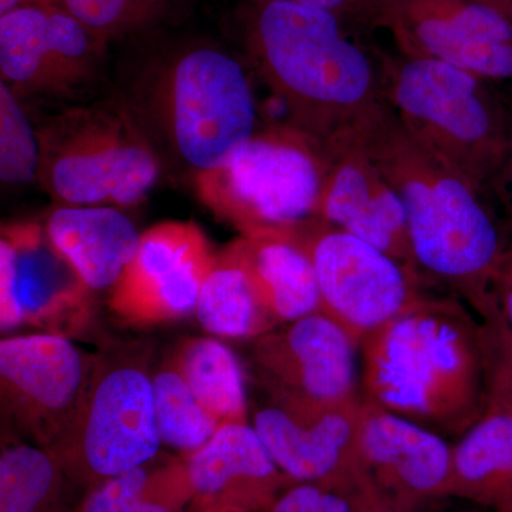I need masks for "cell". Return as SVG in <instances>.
<instances>
[{"label":"cell","instance_id":"cell-7","mask_svg":"<svg viewBox=\"0 0 512 512\" xmlns=\"http://www.w3.org/2000/svg\"><path fill=\"white\" fill-rule=\"evenodd\" d=\"M150 356L143 345L94 355L79 412L47 450L82 495L160 453Z\"/></svg>","mask_w":512,"mask_h":512},{"label":"cell","instance_id":"cell-32","mask_svg":"<svg viewBox=\"0 0 512 512\" xmlns=\"http://www.w3.org/2000/svg\"><path fill=\"white\" fill-rule=\"evenodd\" d=\"M494 295L501 318L512 330V242L505 247L503 258L498 266Z\"/></svg>","mask_w":512,"mask_h":512},{"label":"cell","instance_id":"cell-3","mask_svg":"<svg viewBox=\"0 0 512 512\" xmlns=\"http://www.w3.org/2000/svg\"><path fill=\"white\" fill-rule=\"evenodd\" d=\"M249 63L288 111L289 124L328 141L359 133L386 110L382 77L330 10L292 0H248Z\"/></svg>","mask_w":512,"mask_h":512},{"label":"cell","instance_id":"cell-16","mask_svg":"<svg viewBox=\"0 0 512 512\" xmlns=\"http://www.w3.org/2000/svg\"><path fill=\"white\" fill-rule=\"evenodd\" d=\"M326 146L328 170L312 217L392 256L426 284L414 259L402 198L370 157L362 131Z\"/></svg>","mask_w":512,"mask_h":512},{"label":"cell","instance_id":"cell-37","mask_svg":"<svg viewBox=\"0 0 512 512\" xmlns=\"http://www.w3.org/2000/svg\"><path fill=\"white\" fill-rule=\"evenodd\" d=\"M476 2L484 3V5L493 6L505 15L512 18V0H476Z\"/></svg>","mask_w":512,"mask_h":512},{"label":"cell","instance_id":"cell-6","mask_svg":"<svg viewBox=\"0 0 512 512\" xmlns=\"http://www.w3.org/2000/svg\"><path fill=\"white\" fill-rule=\"evenodd\" d=\"M383 94L404 128L480 188L503 170L512 127L485 79L439 60H384Z\"/></svg>","mask_w":512,"mask_h":512},{"label":"cell","instance_id":"cell-30","mask_svg":"<svg viewBox=\"0 0 512 512\" xmlns=\"http://www.w3.org/2000/svg\"><path fill=\"white\" fill-rule=\"evenodd\" d=\"M487 353V403H497L512 410V330L501 315L484 322Z\"/></svg>","mask_w":512,"mask_h":512},{"label":"cell","instance_id":"cell-18","mask_svg":"<svg viewBox=\"0 0 512 512\" xmlns=\"http://www.w3.org/2000/svg\"><path fill=\"white\" fill-rule=\"evenodd\" d=\"M357 463L377 493L414 512L448 498L453 446L440 434L363 399Z\"/></svg>","mask_w":512,"mask_h":512},{"label":"cell","instance_id":"cell-14","mask_svg":"<svg viewBox=\"0 0 512 512\" xmlns=\"http://www.w3.org/2000/svg\"><path fill=\"white\" fill-rule=\"evenodd\" d=\"M215 255L194 222L167 221L148 228L110 292V311L134 326L175 322L195 313Z\"/></svg>","mask_w":512,"mask_h":512},{"label":"cell","instance_id":"cell-35","mask_svg":"<svg viewBox=\"0 0 512 512\" xmlns=\"http://www.w3.org/2000/svg\"><path fill=\"white\" fill-rule=\"evenodd\" d=\"M50 5V0H0V16L28 6Z\"/></svg>","mask_w":512,"mask_h":512},{"label":"cell","instance_id":"cell-8","mask_svg":"<svg viewBox=\"0 0 512 512\" xmlns=\"http://www.w3.org/2000/svg\"><path fill=\"white\" fill-rule=\"evenodd\" d=\"M325 141L292 124L258 128L228 163L195 177L198 197L241 235L295 227L318 204L328 170Z\"/></svg>","mask_w":512,"mask_h":512},{"label":"cell","instance_id":"cell-10","mask_svg":"<svg viewBox=\"0 0 512 512\" xmlns=\"http://www.w3.org/2000/svg\"><path fill=\"white\" fill-rule=\"evenodd\" d=\"M291 231L315 268L320 313L339 323L359 346L423 295L420 279L343 229L311 217Z\"/></svg>","mask_w":512,"mask_h":512},{"label":"cell","instance_id":"cell-20","mask_svg":"<svg viewBox=\"0 0 512 512\" xmlns=\"http://www.w3.org/2000/svg\"><path fill=\"white\" fill-rule=\"evenodd\" d=\"M46 232L93 292L113 291L133 261L141 235L120 208L60 205Z\"/></svg>","mask_w":512,"mask_h":512},{"label":"cell","instance_id":"cell-4","mask_svg":"<svg viewBox=\"0 0 512 512\" xmlns=\"http://www.w3.org/2000/svg\"><path fill=\"white\" fill-rule=\"evenodd\" d=\"M124 103L154 147L195 177L227 164L258 130L247 70L217 46H183L148 64Z\"/></svg>","mask_w":512,"mask_h":512},{"label":"cell","instance_id":"cell-13","mask_svg":"<svg viewBox=\"0 0 512 512\" xmlns=\"http://www.w3.org/2000/svg\"><path fill=\"white\" fill-rule=\"evenodd\" d=\"M251 362L269 400L328 406L362 402L359 343L323 313L254 339Z\"/></svg>","mask_w":512,"mask_h":512},{"label":"cell","instance_id":"cell-31","mask_svg":"<svg viewBox=\"0 0 512 512\" xmlns=\"http://www.w3.org/2000/svg\"><path fill=\"white\" fill-rule=\"evenodd\" d=\"M265 512H355L349 491L312 483L293 484Z\"/></svg>","mask_w":512,"mask_h":512},{"label":"cell","instance_id":"cell-27","mask_svg":"<svg viewBox=\"0 0 512 512\" xmlns=\"http://www.w3.org/2000/svg\"><path fill=\"white\" fill-rule=\"evenodd\" d=\"M153 396L161 443L184 458L205 446L222 426L167 357L153 370Z\"/></svg>","mask_w":512,"mask_h":512},{"label":"cell","instance_id":"cell-36","mask_svg":"<svg viewBox=\"0 0 512 512\" xmlns=\"http://www.w3.org/2000/svg\"><path fill=\"white\" fill-rule=\"evenodd\" d=\"M501 181H504L505 190L510 192V197L512 198V136H511V146L510 151H508L507 161H505L503 170L498 174V177ZM495 178V180H497Z\"/></svg>","mask_w":512,"mask_h":512},{"label":"cell","instance_id":"cell-22","mask_svg":"<svg viewBox=\"0 0 512 512\" xmlns=\"http://www.w3.org/2000/svg\"><path fill=\"white\" fill-rule=\"evenodd\" d=\"M448 498L488 512H512V410L487 409L453 446Z\"/></svg>","mask_w":512,"mask_h":512},{"label":"cell","instance_id":"cell-33","mask_svg":"<svg viewBox=\"0 0 512 512\" xmlns=\"http://www.w3.org/2000/svg\"><path fill=\"white\" fill-rule=\"evenodd\" d=\"M350 495H352L355 512H406L377 493L376 488L366 480L362 473L357 478L355 485L350 488Z\"/></svg>","mask_w":512,"mask_h":512},{"label":"cell","instance_id":"cell-17","mask_svg":"<svg viewBox=\"0 0 512 512\" xmlns=\"http://www.w3.org/2000/svg\"><path fill=\"white\" fill-rule=\"evenodd\" d=\"M360 406L269 400L255 413L252 426L276 466L295 483L349 491L360 476Z\"/></svg>","mask_w":512,"mask_h":512},{"label":"cell","instance_id":"cell-39","mask_svg":"<svg viewBox=\"0 0 512 512\" xmlns=\"http://www.w3.org/2000/svg\"><path fill=\"white\" fill-rule=\"evenodd\" d=\"M188 512H195V511H192L191 508H190V511H188Z\"/></svg>","mask_w":512,"mask_h":512},{"label":"cell","instance_id":"cell-11","mask_svg":"<svg viewBox=\"0 0 512 512\" xmlns=\"http://www.w3.org/2000/svg\"><path fill=\"white\" fill-rule=\"evenodd\" d=\"M365 19L389 30L403 57L439 60L512 80V18L476 0H367Z\"/></svg>","mask_w":512,"mask_h":512},{"label":"cell","instance_id":"cell-2","mask_svg":"<svg viewBox=\"0 0 512 512\" xmlns=\"http://www.w3.org/2000/svg\"><path fill=\"white\" fill-rule=\"evenodd\" d=\"M362 136L402 198L424 281L453 291L481 322L498 318L494 282L507 244L481 200L483 188L420 144L389 104Z\"/></svg>","mask_w":512,"mask_h":512},{"label":"cell","instance_id":"cell-28","mask_svg":"<svg viewBox=\"0 0 512 512\" xmlns=\"http://www.w3.org/2000/svg\"><path fill=\"white\" fill-rule=\"evenodd\" d=\"M184 0H50L74 18L106 46L111 40L130 36L153 26Z\"/></svg>","mask_w":512,"mask_h":512},{"label":"cell","instance_id":"cell-38","mask_svg":"<svg viewBox=\"0 0 512 512\" xmlns=\"http://www.w3.org/2000/svg\"><path fill=\"white\" fill-rule=\"evenodd\" d=\"M440 501H434V503H430L427 505H424V507L419 508V510L414 512H476L473 510H451V508L448 507H440Z\"/></svg>","mask_w":512,"mask_h":512},{"label":"cell","instance_id":"cell-1","mask_svg":"<svg viewBox=\"0 0 512 512\" xmlns=\"http://www.w3.org/2000/svg\"><path fill=\"white\" fill-rule=\"evenodd\" d=\"M363 399L461 437L487 409L484 326L458 299L421 295L360 342Z\"/></svg>","mask_w":512,"mask_h":512},{"label":"cell","instance_id":"cell-9","mask_svg":"<svg viewBox=\"0 0 512 512\" xmlns=\"http://www.w3.org/2000/svg\"><path fill=\"white\" fill-rule=\"evenodd\" d=\"M94 355L52 333L9 336L0 342L2 441L50 450L79 412Z\"/></svg>","mask_w":512,"mask_h":512},{"label":"cell","instance_id":"cell-25","mask_svg":"<svg viewBox=\"0 0 512 512\" xmlns=\"http://www.w3.org/2000/svg\"><path fill=\"white\" fill-rule=\"evenodd\" d=\"M167 359L221 424L248 423L244 370L227 345L212 338H188Z\"/></svg>","mask_w":512,"mask_h":512},{"label":"cell","instance_id":"cell-26","mask_svg":"<svg viewBox=\"0 0 512 512\" xmlns=\"http://www.w3.org/2000/svg\"><path fill=\"white\" fill-rule=\"evenodd\" d=\"M74 487L56 458L35 444L2 441L0 512H74Z\"/></svg>","mask_w":512,"mask_h":512},{"label":"cell","instance_id":"cell-34","mask_svg":"<svg viewBox=\"0 0 512 512\" xmlns=\"http://www.w3.org/2000/svg\"><path fill=\"white\" fill-rule=\"evenodd\" d=\"M292 2L330 10V12L338 15L340 19L343 16L365 19L367 9V0H292Z\"/></svg>","mask_w":512,"mask_h":512},{"label":"cell","instance_id":"cell-23","mask_svg":"<svg viewBox=\"0 0 512 512\" xmlns=\"http://www.w3.org/2000/svg\"><path fill=\"white\" fill-rule=\"evenodd\" d=\"M195 316L202 328L221 338L256 339L281 328L259 298L235 241L215 255Z\"/></svg>","mask_w":512,"mask_h":512},{"label":"cell","instance_id":"cell-24","mask_svg":"<svg viewBox=\"0 0 512 512\" xmlns=\"http://www.w3.org/2000/svg\"><path fill=\"white\" fill-rule=\"evenodd\" d=\"M192 498L185 458L157 456L84 493L74 512H183Z\"/></svg>","mask_w":512,"mask_h":512},{"label":"cell","instance_id":"cell-15","mask_svg":"<svg viewBox=\"0 0 512 512\" xmlns=\"http://www.w3.org/2000/svg\"><path fill=\"white\" fill-rule=\"evenodd\" d=\"M104 47L72 13L28 6L0 16V74L16 96H72L89 83Z\"/></svg>","mask_w":512,"mask_h":512},{"label":"cell","instance_id":"cell-5","mask_svg":"<svg viewBox=\"0 0 512 512\" xmlns=\"http://www.w3.org/2000/svg\"><path fill=\"white\" fill-rule=\"evenodd\" d=\"M37 181L60 205L133 207L160 177V156L124 101L64 109L36 124Z\"/></svg>","mask_w":512,"mask_h":512},{"label":"cell","instance_id":"cell-12","mask_svg":"<svg viewBox=\"0 0 512 512\" xmlns=\"http://www.w3.org/2000/svg\"><path fill=\"white\" fill-rule=\"evenodd\" d=\"M94 292L35 222L0 231V329L33 326L73 339L93 322Z\"/></svg>","mask_w":512,"mask_h":512},{"label":"cell","instance_id":"cell-21","mask_svg":"<svg viewBox=\"0 0 512 512\" xmlns=\"http://www.w3.org/2000/svg\"><path fill=\"white\" fill-rule=\"evenodd\" d=\"M235 242L259 298L279 326L320 312L315 268L291 228L252 232Z\"/></svg>","mask_w":512,"mask_h":512},{"label":"cell","instance_id":"cell-29","mask_svg":"<svg viewBox=\"0 0 512 512\" xmlns=\"http://www.w3.org/2000/svg\"><path fill=\"white\" fill-rule=\"evenodd\" d=\"M39 164L36 124L30 123L19 97L0 82V178L6 185L32 183Z\"/></svg>","mask_w":512,"mask_h":512},{"label":"cell","instance_id":"cell-19","mask_svg":"<svg viewBox=\"0 0 512 512\" xmlns=\"http://www.w3.org/2000/svg\"><path fill=\"white\" fill-rule=\"evenodd\" d=\"M195 512H265L295 481L286 476L249 423L222 424L185 458Z\"/></svg>","mask_w":512,"mask_h":512}]
</instances>
